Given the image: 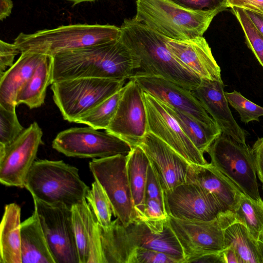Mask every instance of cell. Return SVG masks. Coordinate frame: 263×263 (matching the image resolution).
Here are the masks:
<instances>
[{
	"label": "cell",
	"mask_w": 263,
	"mask_h": 263,
	"mask_svg": "<svg viewBox=\"0 0 263 263\" xmlns=\"http://www.w3.org/2000/svg\"><path fill=\"white\" fill-rule=\"evenodd\" d=\"M224 248L232 247L240 263H261L257 241L241 223L234 222L224 233Z\"/></svg>",
	"instance_id": "cell-29"
},
{
	"label": "cell",
	"mask_w": 263,
	"mask_h": 263,
	"mask_svg": "<svg viewBox=\"0 0 263 263\" xmlns=\"http://www.w3.org/2000/svg\"><path fill=\"white\" fill-rule=\"evenodd\" d=\"M120 28L111 25L77 24L62 25L32 33L21 32L14 39L21 52L54 56L118 39Z\"/></svg>",
	"instance_id": "cell-4"
},
{
	"label": "cell",
	"mask_w": 263,
	"mask_h": 263,
	"mask_svg": "<svg viewBox=\"0 0 263 263\" xmlns=\"http://www.w3.org/2000/svg\"><path fill=\"white\" fill-rule=\"evenodd\" d=\"M228 7H237L263 14V0H227Z\"/></svg>",
	"instance_id": "cell-41"
},
{
	"label": "cell",
	"mask_w": 263,
	"mask_h": 263,
	"mask_svg": "<svg viewBox=\"0 0 263 263\" xmlns=\"http://www.w3.org/2000/svg\"><path fill=\"white\" fill-rule=\"evenodd\" d=\"M243 31L248 47L263 67V35L256 28L245 10L231 8Z\"/></svg>",
	"instance_id": "cell-33"
},
{
	"label": "cell",
	"mask_w": 263,
	"mask_h": 263,
	"mask_svg": "<svg viewBox=\"0 0 263 263\" xmlns=\"http://www.w3.org/2000/svg\"><path fill=\"white\" fill-rule=\"evenodd\" d=\"M166 46L182 66L200 79L222 81L220 68L203 36L185 40L168 38Z\"/></svg>",
	"instance_id": "cell-20"
},
{
	"label": "cell",
	"mask_w": 263,
	"mask_h": 263,
	"mask_svg": "<svg viewBox=\"0 0 263 263\" xmlns=\"http://www.w3.org/2000/svg\"><path fill=\"white\" fill-rule=\"evenodd\" d=\"M79 263H104L100 224L86 199L71 208Z\"/></svg>",
	"instance_id": "cell-22"
},
{
	"label": "cell",
	"mask_w": 263,
	"mask_h": 263,
	"mask_svg": "<svg viewBox=\"0 0 263 263\" xmlns=\"http://www.w3.org/2000/svg\"><path fill=\"white\" fill-rule=\"evenodd\" d=\"M45 54L23 52L7 70L1 76L0 105L10 110H15L18 93L30 78Z\"/></svg>",
	"instance_id": "cell-23"
},
{
	"label": "cell",
	"mask_w": 263,
	"mask_h": 263,
	"mask_svg": "<svg viewBox=\"0 0 263 263\" xmlns=\"http://www.w3.org/2000/svg\"><path fill=\"white\" fill-rule=\"evenodd\" d=\"M138 67L136 58L119 38L53 56L52 83L80 78L125 81Z\"/></svg>",
	"instance_id": "cell-1"
},
{
	"label": "cell",
	"mask_w": 263,
	"mask_h": 263,
	"mask_svg": "<svg viewBox=\"0 0 263 263\" xmlns=\"http://www.w3.org/2000/svg\"><path fill=\"white\" fill-rule=\"evenodd\" d=\"M125 81L80 78L53 82V99L64 120L77 121L119 91Z\"/></svg>",
	"instance_id": "cell-7"
},
{
	"label": "cell",
	"mask_w": 263,
	"mask_h": 263,
	"mask_svg": "<svg viewBox=\"0 0 263 263\" xmlns=\"http://www.w3.org/2000/svg\"><path fill=\"white\" fill-rule=\"evenodd\" d=\"M100 240L104 263H127L136 248L162 252L183 259L181 246L168 222L137 218L126 226L119 219L107 229L100 225Z\"/></svg>",
	"instance_id": "cell-2"
},
{
	"label": "cell",
	"mask_w": 263,
	"mask_h": 263,
	"mask_svg": "<svg viewBox=\"0 0 263 263\" xmlns=\"http://www.w3.org/2000/svg\"><path fill=\"white\" fill-rule=\"evenodd\" d=\"M237 222L243 224L256 240H263V200L241 194L234 211Z\"/></svg>",
	"instance_id": "cell-30"
},
{
	"label": "cell",
	"mask_w": 263,
	"mask_h": 263,
	"mask_svg": "<svg viewBox=\"0 0 263 263\" xmlns=\"http://www.w3.org/2000/svg\"><path fill=\"white\" fill-rule=\"evenodd\" d=\"M222 81L201 79L192 93L224 134L235 141L246 143L247 132L233 117L225 96Z\"/></svg>",
	"instance_id": "cell-19"
},
{
	"label": "cell",
	"mask_w": 263,
	"mask_h": 263,
	"mask_svg": "<svg viewBox=\"0 0 263 263\" xmlns=\"http://www.w3.org/2000/svg\"><path fill=\"white\" fill-rule=\"evenodd\" d=\"M128 155L93 159L89 163L95 180L105 191L112 214L124 226L138 218L132 195L128 173Z\"/></svg>",
	"instance_id": "cell-9"
},
{
	"label": "cell",
	"mask_w": 263,
	"mask_h": 263,
	"mask_svg": "<svg viewBox=\"0 0 263 263\" xmlns=\"http://www.w3.org/2000/svg\"><path fill=\"white\" fill-rule=\"evenodd\" d=\"M187 10L206 11H223L228 7L227 0H169Z\"/></svg>",
	"instance_id": "cell-37"
},
{
	"label": "cell",
	"mask_w": 263,
	"mask_h": 263,
	"mask_svg": "<svg viewBox=\"0 0 263 263\" xmlns=\"http://www.w3.org/2000/svg\"><path fill=\"white\" fill-rule=\"evenodd\" d=\"M72 2L74 5L78 4L84 2H93L97 0H66Z\"/></svg>",
	"instance_id": "cell-48"
},
{
	"label": "cell",
	"mask_w": 263,
	"mask_h": 263,
	"mask_svg": "<svg viewBox=\"0 0 263 263\" xmlns=\"http://www.w3.org/2000/svg\"><path fill=\"white\" fill-rule=\"evenodd\" d=\"M149 160L142 148L134 147L128 155L127 167L128 179L138 218L144 217L145 185Z\"/></svg>",
	"instance_id": "cell-27"
},
{
	"label": "cell",
	"mask_w": 263,
	"mask_h": 263,
	"mask_svg": "<svg viewBox=\"0 0 263 263\" xmlns=\"http://www.w3.org/2000/svg\"><path fill=\"white\" fill-rule=\"evenodd\" d=\"M52 68L53 57L45 54L30 78L18 93L16 106L25 104L32 109L44 104L47 88L52 84Z\"/></svg>",
	"instance_id": "cell-26"
},
{
	"label": "cell",
	"mask_w": 263,
	"mask_h": 263,
	"mask_svg": "<svg viewBox=\"0 0 263 263\" xmlns=\"http://www.w3.org/2000/svg\"><path fill=\"white\" fill-rule=\"evenodd\" d=\"M138 145L147 155L164 192L186 181L190 163L163 141L147 132Z\"/></svg>",
	"instance_id": "cell-18"
},
{
	"label": "cell",
	"mask_w": 263,
	"mask_h": 263,
	"mask_svg": "<svg viewBox=\"0 0 263 263\" xmlns=\"http://www.w3.org/2000/svg\"><path fill=\"white\" fill-rule=\"evenodd\" d=\"M15 110L0 105V145L6 146L15 141L24 131Z\"/></svg>",
	"instance_id": "cell-35"
},
{
	"label": "cell",
	"mask_w": 263,
	"mask_h": 263,
	"mask_svg": "<svg viewBox=\"0 0 263 263\" xmlns=\"http://www.w3.org/2000/svg\"><path fill=\"white\" fill-rule=\"evenodd\" d=\"M145 197L164 203V191L157 174L151 163L148 166L145 185Z\"/></svg>",
	"instance_id": "cell-38"
},
{
	"label": "cell",
	"mask_w": 263,
	"mask_h": 263,
	"mask_svg": "<svg viewBox=\"0 0 263 263\" xmlns=\"http://www.w3.org/2000/svg\"><path fill=\"white\" fill-rule=\"evenodd\" d=\"M168 217L164 203L155 199L146 198L144 217L141 219L161 220Z\"/></svg>",
	"instance_id": "cell-40"
},
{
	"label": "cell",
	"mask_w": 263,
	"mask_h": 263,
	"mask_svg": "<svg viewBox=\"0 0 263 263\" xmlns=\"http://www.w3.org/2000/svg\"><path fill=\"white\" fill-rule=\"evenodd\" d=\"M52 146L68 157L93 159L127 156L133 149L128 143L117 136L90 126L72 127L60 132Z\"/></svg>",
	"instance_id": "cell-11"
},
{
	"label": "cell",
	"mask_w": 263,
	"mask_h": 263,
	"mask_svg": "<svg viewBox=\"0 0 263 263\" xmlns=\"http://www.w3.org/2000/svg\"><path fill=\"white\" fill-rule=\"evenodd\" d=\"M245 11L256 28L263 35V14L248 10Z\"/></svg>",
	"instance_id": "cell-46"
},
{
	"label": "cell",
	"mask_w": 263,
	"mask_h": 263,
	"mask_svg": "<svg viewBox=\"0 0 263 263\" xmlns=\"http://www.w3.org/2000/svg\"><path fill=\"white\" fill-rule=\"evenodd\" d=\"M105 131L128 143L133 148L147 132V115L143 91L133 79L124 86L118 107Z\"/></svg>",
	"instance_id": "cell-14"
},
{
	"label": "cell",
	"mask_w": 263,
	"mask_h": 263,
	"mask_svg": "<svg viewBox=\"0 0 263 263\" xmlns=\"http://www.w3.org/2000/svg\"><path fill=\"white\" fill-rule=\"evenodd\" d=\"M164 203L168 215L180 219L211 221L226 213L202 188L187 181L165 191Z\"/></svg>",
	"instance_id": "cell-16"
},
{
	"label": "cell",
	"mask_w": 263,
	"mask_h": 263,
	"mask_svg": "<svg viewBox=\"0 0 263 263\" xmlns=\"http://www.w3.org/2000/svg\"><path fill=\"white\" fill-rule=\"evenodd\" d=\"M22 263H56L36 212L21 223Z\"/></svg>",
	"instance_id": "cell-24"
},
{
	"label": "cell",
	"mask_w": 263,
	"mask_h": 263,
	"mask_svg": "<svg viewBox=\"0 0 263 263\" xmlns=\"http://www.w3.org/2000/svg\"><path fill=\"white\" fill-rule=\"evenodd\" d=\"M21 208L6 204L0 225V262L22 263Z\"/></svg>",
	"instance_id": "cell-25"
},
{
	"label": "cell",
	"mask_w": 263,
	"mask_h": 263,
	"mask_svg": "<svg viewBox=\"0 0 263 263\" xmlns=\"http://www.w3.org/2000/svg\"><path fill=\"white\" fill-rule=\"evenodd\" d=\"M147 115V132L163 141L190 164L209 163L183 132L176 120L161 103L143 91Z\"/></svg>",
	"instance_id": "cell-15"
},
{
	"label": "cell",
	"mask_w": 263,
	"mask_h": 263,
	"mask_svg": "<svg viewBox=\"0 0 263 263\" xmlns=\"http://www.w3.org/2000/svg\"><path fill=\"white\" fill-rule=\"evenodd\" d=\"M186 181L202 188L215 200L223 212L234 213L242 193L212 164H190Z\"/></svg>",
	"instance_id": "cell-21"
},
{
	"label": "cell",
	"mask_w": 263,
	"mask_h": 263,
	"mask_svg": "<svg viewBox=\"0 0 263 263\" xmlns=\"http://www.w3.org/2000/svg\"><path fill=\"white\" fill-rule=\"evenodd\" d=\"M160 102L178 123L196 147L203 154L206 153L215 139L221 134V130L217 125H208L187 114Z\"/></svg>",
	"instance_id": "cell-28"
},
{
	"label": "cell",
	"mask_w": 263,
	"mask_h": 263,
	"mask_svg": "<svg viewBox=\"0 0 263 263\" xmlns=\"http://www.w3.org/2000/svg\"><path fill=\"white\" fill-rule=\"evenodd\" d=\"M127 263H184V261L162 252L139 248L135 249L130 254Z\"/></svg>",
	"instance_id": "cell-36"
},
{
	"label": "cell",
	"mask_w": 263,
	"mask_h": 263,
	"mask_svg": "<svg viewBox=\"0 0 263 263\" xmlns=\"http://www.w3.org/2000/svg\"><path fill=\"white\" fill-rule=\"evenodd\" d=\"M135 80L143 91L160 102L172 106L210 125H217L207 113L191 90L164 78L135 75Z\"/></svg>",
	"instance_id": "cell-17"
},
{
	"label": "cell",
	"mask_w": 263,
	"mask_h": 263,
	"mask_svg": "<svg viewBox=\"0 0 263 263\" xmlns=\"http://www.w3.org/2000/svg\"><path fill=\"white\" fill-rule=\"evenodd\" d=\"M21 53L20 49L15 44L0 41V73L1 76L13 64L15 57Z\"/></svg>",
	"instance_id": "cell-39"
},
{
	"label": "cell",
	"mask_w": 263,
	"mask_h": 263,
	"mask_svg": "<svg viewBox=\"0 0 263 263\" xmlns=\"http://www.w3.org/2000/svg\"><path fill=\"white\" fill-rule=\"evenodd\" d=\"M120 28V40L138 61L135 75L164 78L191 90L198 85L201 79L182 66L167 48L168 37L135 18L124 20Z\"/></svg>",
	"instance_id": "cell-3"
},
{
	"label": "cell",
	"mask_w": 263,
	"mask_h": 263,
	"mask_svg": "<svg viewBox=\"0 0 263 263\" xmlns=\"http://www.w3.org/2000/svg\"><path fill=\"white\" fill-rule=\"evenodd\" d=\"M49 247L56 263H79L71 209L33 199Z\"/></svg>",
	"instance_id": "cell-12"
},
{
	"label": "cell",
	"mask_w": 263,
	"mask_h": 263,
	"mask_svg": "<svg viewBox=\"0 0 263 263\" xmlns=\"http://www.w3.org/2000/svg\"><path fill=\"white\" fill-rule=\"evenodd\" d=\"M206 153L210 157V163L228 178L244 195L256 200L261 199L252 148L221 133Z\"/></svg>",
	"instance_id": "cell-8"
},
{
	"label": "cell",
	"mask_w": 263,
	"mask_h": 263,
	"mask_svg": "<svg viewBox=\"0 0 263 263\" xmlns=\"http://www.w3.org/2000/svg\"><path fill=\"white\" fill-rule=\"evenodd\" d=\"M123 90L124 86L79 119L76 123L86 124L96 129L106 130L116 114Z\"/></svg>",
	"instance_id": "cell-31"
},
{
	"label": "cell",
	"mask_w": 263,
	"mask_h": 263,
	"mask_svg": "<svg viewBox=\"0 0 263 263\" xmlns=\"http://www.w3.org/2000/svg\"><path fill=\"white\" fill-rule=\"evenodd\" d=\"M220 255L222 263H240L236 251L231 246L225 248L221 251Z\"/></svg>",
	"instance_id": "cell-43"
},
{
	"label": "cell",
	"mask_w": 263,
	"mask_h": 263,
	"mask_svg": "<svg viewBox=\"0 0 263 263\" xmlns=\"http://www.w3.org/2000/svg\"><path fill=\"white\" fill-rule=\"evenodd\" d=\"M257 244L261 258V263H263V240H257Z\"/></svg>",
	"instance_id": "cell-47"
},
{
	"label": "cell",
	"mask_w": 263,
	"mask_h": 263,
	"mask_svg": "<svg viewBox=\"0 0 263 263\" xmlns=\"http://www.w3.org/2000/svg\"><path fill=\"white\" fill-rule=\"evenodd\" d=\"M135 18L172 40L203 36L214 16L222 11H195L169 0H137Z\"/></svg>",
	"instance_id": "cell-6"
},
{
	"label": "cell",
	"mask_w": 263,
	"mask_h": 263,
	"mask_svg": "<svg viewBox=\"0 0 263 263\" xmlns=\"http://www.w3.org/2000/svg\"><path fill=\"white\" fill-rule=\"evenodd\" d=\"M229 104L239 114L242 122L247 124L252 121H259V117L263 116V107L246 98L239 92H225Z\"/></svg>",
	"instance_id": "cell-34"
},
{
	"label": "cell",
	"mask_w": 263,
	"mask_h": 263,
	"mask_svg": "<svg viewBox=\"0 0 263 263\" xmlns=\"http://www.w3.org/2000/svg\"><path fill=\"white\" fill-rule=\"evenodd\" d=\"M86 200L100 226L103 229L108 228L112 221V209L105 191L97 181L92 183Z\"/></svg>",
	"instance_id": "cell-32"
},
{
	"label": "cell",
	"mask_w": 263,
	"mask_h": 263,
	"mask_svg": "<svg viewBox=\"0 0 263 263\" xmlns=\"http://www.w3.org/2000/svg\"><path fill=\"white\" fill-rule=\"evenodd\" d=\"M24 187L33 199L71 209L86 199L89 187L81 180L78 169L62 160L35 161L26 176Z\"/></svg>",
	"instance_id": "cell-5"
},
{
	"label": "cell",
	"mask_w": 263,
	"mask_h": 263,
	"mask_svg": "<svg viewBox=\"0 0 263 263\" xmlns=\"http://www.w3.org/2000/svg\"><path fill=\"white\" fill-rule=\"evenodd\" d=\"M43 132L34 122L13 142L0 145V182L7 186L24 187L29 171L42 142Z\"/></svg>",
	"instance_id": "cell-13"
},
{
	"label": "cell",
	"mask_w": 263,
	"mask_h": 263,
	"mask_svg": "<svg viewBox=\"0 0 263 263\" xmlns=\"http://www.w3.org/2000/svg\"><path fill=\"white\" fill-rule=\"evenodd\" d=\"M252 148L255 158L257 176L263 189V138H258Z\"/></svg>",
	"instance_id": "cell-42"
},
{
	"label": "cell",
	"mask_w": 263,
	"mask_h": 263,
	"mask_svg": "<svg viewBox=\"0 0 263 263\" xmlns=\"http://www.w3.org/2000/svg\"><path fill=\"white\" fill-rule=\"evenodd\" d=\"M236 221L233 213H223L211 221L168 217L170 226L181 246L185 263L192 262L205 254L223 250L224 230Z\"/></svg>",
	"instance_id": "cell-10"
},
{
	"label": "cell",
	"mask_w": 263,
	"mask_h": 263,
	"mask_svg": "<svg viewBox=\"0 0 263 263\" xmlns=\"http://www.w3.org/2000/svg\"><path fill=\"white\" fill-rule=\"evenodd\" d=\"M192 262L222 263L220 251L205 254L195 258Z\"/></svg>",
	"instance_id": "cell-44"
},
{
	"label": "cell",
	"mask_w": 263,
	"mask_h": 263,
	"mask_svg": "<svg viewBox=\"0 0 263 263\" xmlns=\"http://www.w3.org/2000/svg\"><path fill=\"white\" fill-rule=\"evenodd\" d=\"M13 4L12 0H0V20L3 21L12 12Z\"/></svg>",
	"instance_id": "cell-45"
}]
</instances>
